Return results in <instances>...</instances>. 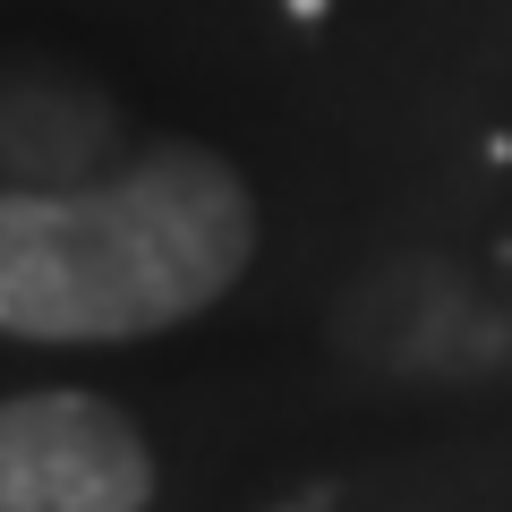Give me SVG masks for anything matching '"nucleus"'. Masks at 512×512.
<instances>
[{
    "mask_svg": "<svg viewBox=\"0 0 512 512\" xmlns=\"http://www.w3.org/2000/svg\"><path fill=\"white\" fill-rule=\"evenodd\" d=\"M256 256V205L205 146H154L128 171L9 188L0 333L9 342H146L205 316Z\"/></svg>",
    "mask_w": 512,
    "mask_h": 512,
    "instance_id": "nucleus-1",
    "label": "nucleus"
},
{
    "mask_svg": "<svg viewBox=\"0 0 512 512\" xmlns=\"http://www.w3.org/2000/svg\"><path fill=\"white\" fill-rule=\"evenodd\" d=\"M154 453L103 393H18L0 410V512H146Z\"/></svg>",
    "mask_w": 512,
    "mask_h": 512,
    "instance_id": "nucleus-2",
    "label": "nucleus"
},
{
    "mask_svg": "<svg viewBox=\"0 0 512 512\" xmlns=\"http://www.w3.org/2000/svg\"><path fill=\"white\" fill-rule=\"evenodd\" d=\"M282 512H333V495H299V504H282Z\"/></svg>",
    "mask_w": 512,
    "mask_h": 512,
    "instance_id": "nucleus-3",
    "label": "nucleus"
}]
</instances>
